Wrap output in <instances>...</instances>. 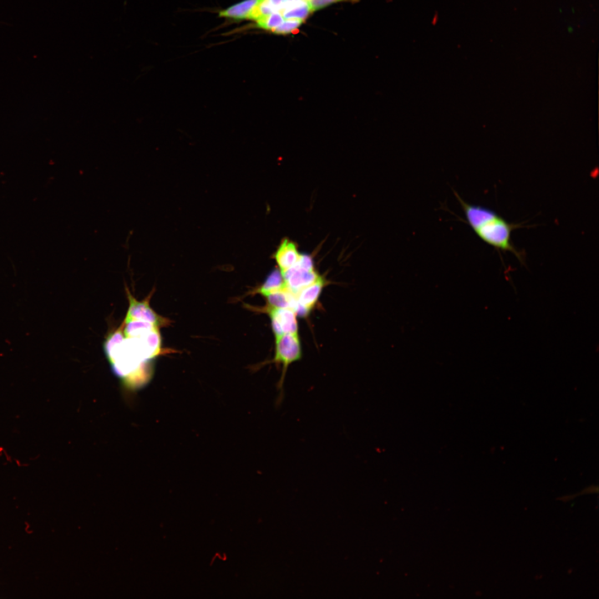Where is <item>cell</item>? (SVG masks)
Returning a JSON list of instances; mask_svg holds the SVG:
<instances>
[{
    "mask_svg": "<svg viewBox=\"0 0 599 599\" xmlns=\"http://www.w3.org/2000/svg\"><path fill=\"white\" fill-rule=\"evenodd\" d=\"M550 519L556 528L562 547L585 535L599 516L591 490L576 479H569L549 510Z\"/></svg>",
    "mask_w": 599,
    "mask_h": 599,
    "instance_id": "cell-1",
    "label": "cell"
},
{
    "mask_svg": "<svg viewBox=\"0 0 599 599\" xmlns=\"http://www.w3.org/2000/svg\"><path fill=\"white\" fill-rule=\"evenodd\" d=\"M599 0H520L508 18L500 39L512 41L518 35L546 24H558L598 10Z\"/></svg>",
    "mask_w": 599,
    "mask_h": 599,
    "instance_id": "cell-2",
    "label": "cell"
},
{
    "mask_svg": "<svg viewBox=\"0 0 599 599\" xmlns=\"http://www.w3.org/2000/svg\"><path fill=\"white\" fill-rule=\"evenodd\" d=\"M520 0H488L439 22L437 32L473 40L500 39L502 29Z\"/></svg>",
    "mask_w": 599,
    "mask_h": 599,
    "instance_id": "cell-3",
    "label": "cell"
},
{
    "mask_svg": "<svg viewBox=\"0 0 599 599\" xmlns=\"http://www.w3.org/2000/svg\"><path fill=\"white\" fill-rule=\"evenodd\" d=\"M570 573L572 571L561 542L549 538L535 551L512 585L529 592Z\"/></svg>",
    "mask_w": 599,
    "mask_h": 599,
    "instance_id": "cell-4",
    "label": "cell"
},
{
    "mask_svg": "<svg viewBox=\"0 0 599 599\" xmlns=\"http://www.w3.org/2000/svg\"><path fill=\"white\" fill-rule=\"evenodd\" d=\"M564 549L576 577L589 588L599 582V516L585 535Z\"/></svg>",
    "mask_w": 599,
    "mask_h": 599,
    "instance_id": "cell-5",
    "label": "cell"
},
{
    "mask_svg": "<svg viewBox=\"0 0 599 599\" xmlns=\"http://www.w3.org/2000/svg\"><path fill=\"white\" fill-rule=\"evenodd\" d=\"M569 41V37L558 24L551 23L525 32L515 38L512 51L516 55L545 63Z\"/></svg>",
    "mask_w": 599,
    "mask_h": 599,
    "instance_id": "cell-6",
    "label": "cell"
},
{
    "mask_svg": "<svg viewBox=\"0 0 599 599\" xmlns=\"http://www.w3.org/2000/svg\"><path fill=\"white\" fill-rule=\"evenodd\" d=\"M598 53L599 38H573L544 64L552 69H575Z\"/></svg>",
    "mask_w": 599,
    "mask_h": 599,
    "instance_id": "cell-7",
    "label": "cell"
},
{
    "mask_svg": "<svg viewBox=\"0 0 599 599\" xmlns=\"http://www.w3.org/2000/svg\"><path fill=\"white\" fill-rule=\"evenodd\" d=\"M529 592L534 599H592L591 588L573 572Z\"/></svg>",
    "mask_w": 599,
    "mask_h": 599,
    "instance_id": "cell-8",
    "label": "cell"
},
{
    "mask_svg": "<svg viewBox=\"0 0 599 599\" xmlns=\"http://www.w3.org/2000/svg\"><path fill=\"white\" fill-rule=\"evenodd\" d=\"M252 581H253L254 596H255L256 599H272L263 590V588L261 587V585L258 583L256 578H252ZM301 596H302V588L296 593L291 596L288 599H300Z\"/></svg>",
    "mask_w": 599,
    "mask_h": 599,
    "instance_id": "cell-9",
    "label": "cell"
},
{
    "mask_svg": "<svg viewBox=\"0 0 599 599\" xmlns=\"http://www.w3.org/2000/svg\"><path fill=\"white\" fill-rule=\"evenodd\" d=\"M592 599H599V582L591 588Z\"/></svg>",
    "mask_w": 599,
    "mask_h": 599,
    "instance_id": "cell-10",
    "label": "cell"
}]
</instances>
